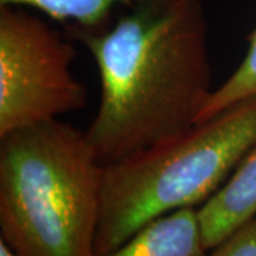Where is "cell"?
<instances>
[{
  "label": "cell",
  "instance_id": "obj_1",
  "mask_svg": "<svg viewBox=\"0 0 256 256\" xmlns=\"http://www.w3.org/2000/svg\"><path fill=\"white\" fill-rule=\"evenodd\" d=\"M74 33L100 74V106L84 132L101 164L196 124L214 92L201 0H138L116 24Z\"/></svg>",
  "mask_w": 256,
  "mask_h": 256
},
{
  "label": "cell",
  "instance_id": "obj_2",
  "mask_svg": "<svg viewBox=\"0 0 256 256\" xmlns=\"http://www.w3.org/2000/svg\"><path fill=\"white\" fill-rule=\"evenodd\" d=\"M102 166L54 120L0 137V239L14 256H97Z\"/></svg>",
  "mask_w": 256,
  "mask_h": 256
},
{
  "label": "cell",
  "instance_id": "obj_3",
  "mask_svg": "<svg viewBox=\"0 0 256 256\" xmlns=\"http://www.w3.org/2000/svg\"><path fill=\"white\" fill-rule=\"evenodd\" d=\"M256 144V97L102 166L96 254L126 244L146 224L210 200Z\"/></svg>",
  "mask_w": 256,
  "mask_h": 256
},
{
  "label": "cell",
  "instance_id": "obj_4",
  "mask_svg": "<svg viewBox=\"0 0 256 256\" xmlns=\"http://www.w3.org/2000/svg\"><path fill=\"white\" fill-rule=\"evenodd\" d=\"M76 48L26 8L0 6V137L84 108Z\"/></svg>",
  "mask_w": 256,
  "mask_h": 256
},
{
  "label": "cell",
  "instance_id": "obj_5",
  "mask_svg": "<svg viewBox=\"0 0 256 256\" xmlns=\"http://www.w3.org/2000/svg\"><path fill=\"white\" fill-rule=\"evenodd\" d=\"M206 249H214L256 218V144L228 181L196 210Z\"/></svg>",
  "mask_w": 256,
  "mask_h": 256
},
{
  "label": "cell",
  "instance_id": "obj_6",
  "mask_svg": "<svg viewBox=\"0 0 256 256\" xmlns=\"http://www.w3.org/2000/svg\"><path fill=\"white\" fill-rule=\"evenodd\" d=\"M196 208H182L146 224L102 256H206Z\"/></svg>",
  "mask_w": 256,
  "mask_h": 256
},
{
  "label": "cell",
  "instance_id": "obj_7",
  "mask_svg": "<svg viewBox=\"0 0 256 256\" xmlns=\"http://www.w3.org/2000/svg\"><path fill=\"white\" fill-rule=\"evenodd\" d=\"M138 0H0V6H20L44 13L50 18L73 24L74 30L97 32L107 28L112 9L132 6Z\"/></svg>",
  "mask_w": 256,
  "mask_h": 256
},
{
  "label": "cell",
  "instance_id": "obj_8",
  "mask_svg": "<svg viewBox=\"0 0 256 256\" xmlns=\"http://www.w3.org/2000/svg\"><path fill=\"white\" fill-rule=\"evenodd\" d=\"M248 43L249 48L244 60L225 82L214 88L196 122L210 118L236 102L256 97V28L248 37Z\"/></svg>",
  "mask_w": 256,
  "mask_h": 256
},
{
  "label": "cell",
  "instance_id": "obj_9",
  "mask_svg": "<svg viewBox=\"0 0 256 256\" xmlns=\"http://www.w3.org/2000/svg\"><path fill=\"white\" fill-rule=\"evenodd\" d=\"M210 256H256V218L214 248Z\"/></svg>",
  "mask_w": 256,
  "mask_h": 256
},
{
  "label": "cell",
  "instance_id": "obj_10",
  "mask_svg": "<svg viewBox=\"0 0 256 256\" xmlns=\"http://www.w3.org/2000/svg\"><path fill=\"white\" fill-rule=\"evenodd\" d=\"M0 256H14L13 252L9 249V246L2 239H0Z\"/></svg>",
  "mask_w": 256,
  "mask_h": 256
}]
</instances>
